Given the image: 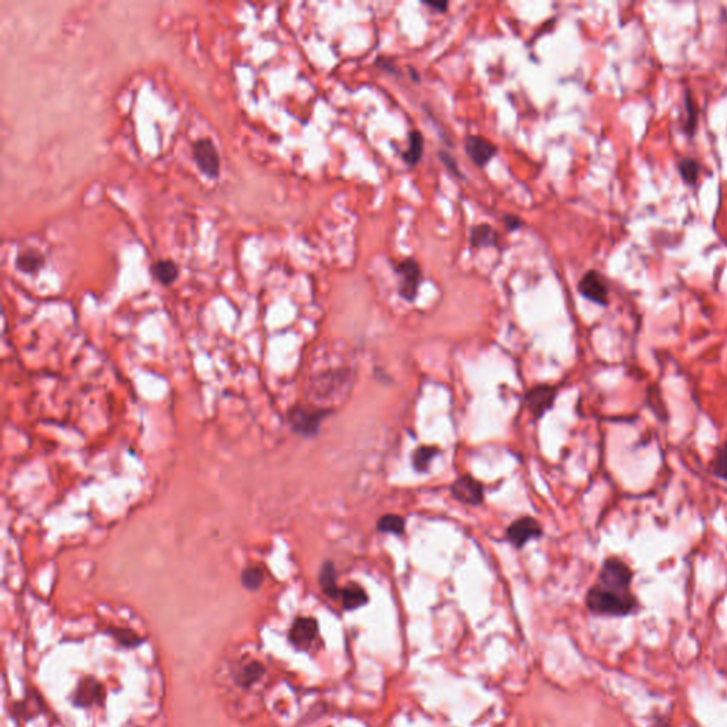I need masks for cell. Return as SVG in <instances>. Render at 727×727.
Listing matches in <instances>:
<instances>
[{"label":"cell","instance_id":"1","mask_svg":"<svg viewBox=\"0 0 727 727\" xmlns=\"http://www.w3.org/2000/svg\"><path fill=\"white\" fill-rule=\"evenodd\" d=\"M587 606L595 614L628 615L635 609L636 601L629 591H617L602 586L593 587L587 594Z\"/></svg>","mask_w":727,"mask_h":727},{"label":"cell","instance_id":"2","mask_svg":"<svg viewBox=\"0 0 727 727\" xmlns=\"http://www.w3.org/2000/svg\"><path fill=\"white\" fill-rule=\"evenodd\" d=\"M395 273L399 277V296L408 303L417 299L418 290L422 281V269L415 259H405L395 266Z\"/></svg>","mask_w":727,"mask_h":727},{"label":"cell","instance_id":"3","mask_svg":"<svg viewBox=\"0 0 727 727\" xmlns=\"http://www.w3.org/2000/svg\"><path fill=\"white\" fill-rule=\"evenodd\" d=\"M192 155L199 170L211 179L220 173V157L215 143L209 138H200L192 145Z\"/></svg>","mask_w":727,"mask_h":727},{"label":"cell","instance_id":"4","mask_svg":"<svg viewBox=\"0 0 727 727\" xmlns=\"http://www.w3.org/2000/svg\"><path fill=\"white\" fill-rule=\"evenodd\" d=\"M632 581L631 568L618 559H608L604 561L599 572V586L617 591H629Z\"/></svg>","mask_w":727,"mask_h":727},{"label":"cell","instance_id":"5","mask_svg":"<svg viewBox=\"0 0 727 727\" xmlns=\"http://www.w3.org/2000/svg\"><path fill=\"white\" fill-rule=\"evenodd\" d=\"M323 417V411L308 410L304 408V406H295V408L288 412V422L295 432L303 436H311L317 433Z\"/></svg>","mask_w":727,"mask_h":727},{"label":"cell","instance_id":"6","mask_svg":"<svg viewBox=\"0 0 727 727\" xmlns=\"http://www.w3.org/2000/svg\"><path fill=\"white\" fill-rule=\"evenodd\" d=\"M543 534L540 523L533 517H523L513 521L507 529V540L517 548L527 544L532 538H537Z\"/></svg>","mask_w":727,"mask_h":727},{"label":"cell","instance_id":"7","mask_svg":"<svg viewBox=\"0 0 727 727\" xmlns=\"http://www.w3.org/2000/svg\"><path fill=\"white\" fill-rule=\"evenodd\" d=\"M578 292L581 296L595 304H608V287L601 274L595 270H590L579 280Z\"/></svg>","mask_w":727,"mask_h":727},{"label":"cell","instance_id":"8","mask_svg":"<svg viewBox=\"0 0 727 727\" xmlns=\"http://www.w3.org/2000/svg\"><path fill=\"white\" fill-rule=\"evenodd\" d=\"M453 498L460 503L478 506L483 502V486L472 476L459 478L450 487Z\"/></svg>","mask_w":727,"mask_h":727},{"label":"cell","instance_id":"9","mask_svg":"<svg viewBox=\"0 0 727 727\" xmlns=\"http://www.w3.org/2000/svg\"><path fill=\"white\" fill-rule=\"evenodd\" d=\"M464 151H466L468 157L476 166H484L496 155L498 148L496 145H493L483 137L471 135L464 141Z\"/></svg>","mask_w":727,"mask_h":727},{"label":"cell","instance_id":"10","mask_svg":"<svg viewBox=\"0 0 727 727\" xmlns=\"http://www.w3.org/2000/svg\"><path fill=\"white\" fill-rule=\"evenodd\" d=\"M557 391L554 387L550 385H538L529 391L526 396V403L529 411L536 417L541 418L554 403Z\"/></svg>","mask_w":727,"mask_h":727},{"label":"cell","instance_id":"11","mask_svg":"<svg viewBox=\"0 0 727 727\" xmlns=\"http://www.w3.org/2000/svg\"><path fill=\"white\" fill-rule=\"evenodd\" d=\"M318 633V624L314 618H297L290 629V641L299 649H307Z\"/></svg>","mask_w":727,"mask_h":727},{"label":"cell","instance_id":"12","mask_svg":"<svg viewBox=\"0 0 727 727\" xmlns=\"http://www.w3.org/2000/svg\"><path fill=\"white\" fill-rule=\"evenodd\" d=\"M16 266L26 274H35L44 266V256L37 249L21 250L16 259Z\"/></svg>","mask_w":727,"mask_h":727},{"label":"cell","instance_id":"13","mask_svg":"<svg viewBox=\"0 0 727 727\" xmlns=\"http://www.w3.org/2000/svg\"><path fill=\"white\" fill-rule=\"evenodd\" d=\"M498 242H499V235L498 231L494 230L490 225L487 223H482V225H478L472 229L471 231V245L472 247L475 249H480V247H493V246H498Z\"/></svg>","mask_w":727,"mask_h":727},{"label":"cell","instance_id":"14","mask_svg":"<svg viewBox=\"0 0 727 727\" xmlns=\"http://www.w3.org/2000/svg\"><path fill=\"white\" fill-rule=\"evenodd\" d=\"M338 599H341L344 609L353 611L365 605L368 602V595L358 584H350L340 590Z\"/></svg>","mask_w":727,"mask_h":727},{"label":"cell","instance_id":"15","mask_svg":"<svg viewBox=\"0 0 727 727\" xmlns=\"http://www.w3.org/2000/svg\"><path fill=\"white\" fill-rule=\"evenodd\" d=\"M151 272L154 277L164 286H170L172 283H175L177 279L179 277L178 265L175 263V261L169 260V259H162V260L155 261L154 266L151 268Z\"/></svg>","mask_w":727,"mask_h":727},{"label":"cell","instance_id":"16","mask_svg":"<svg viewBox=\"0 0 727 727\" xmlns=\"http://www.w3.org/2000/svg\"><path fill=\"white\" fill-rule=\"evenodd\" d=\"M318 581H319V587H322L323 593L335 599L338 598L340 595V587L337 586V575H335V568L333 566L331 561H326L322 567V571H319V577H318Z\"/></svg>","mask_w":727,"mask_h":727},{"label":"cell","instance_id":"17","mask_svg":"<svg viewBox=\"0 0 727 727\" xmlns=\"http://www.w3.org/2000/svg\"><path fill=\"white\" fill-rule=\"evenodd\" d=\"M423 143H425V141H423V137H422L421 131H418V130L411 131L410 132L408 150L403 151V154H402L403 161L408 165H411V166H415L421 161V158L423 155Z\"/></svg>","mask_w":727,"mask_h":727},{"label":"cell","instance_id":"18","mask_svg":"<svg viewBox=\"0 0 727 727\" xmlns=\"http://www.w3.org/2000/svg\"><path fill=\"white\" fill-rule=\"evenodd\" d=\"M240 579H242V584L245 588L250 591L259 590L265 581V571L259 566H249L242 571Z\"/></svg>","mask_w":727,"mask_h":727},{"label":"cell","instance_id":"19","mask_svg":"<svg viewBox=\"0 0 727 727\" xmlns=\"http://www.w3.org/2000/svg\"><path fill=\"white\" fill-rule=\"evenodd\" d=\"M438 453H439V449L435 448V446H421V448H418L414 452V456H412L414 468L417 469V472H419V473L426 472L429 469V464H430L432 459Z\"/></svg>","mask_w":727,"mask_h":727},{"label":"cell","instance_id":"20","mask_svg":"<svg viewBox=\"0 0 727 727\" xmlns=\"http://www.w3.org/2000/svg\"><path fill=\"white\" fill-rule=\"evenodd\" d=\"M378 530L383 533H391V534H402L405 532V520L398 514H385L376 525Z\"/></svg>","mask_w":727,"mask_h":727},{"label":"cell","instance_id":"21","mask_svg":"<svg viewBox=\"0 0 727 727\" xmlns=\"http://www.w3.org/2000/svg\"><path fill=\"white\" fill-rule=\"evenodd\" d=\"M681 175L683 178V181L689 185H693L697 178H699V173H701V165L697 164L696 159H692V158H686L681 162Z\"/></svg>","mask_w":727,"mask_h":727},{"label":"cell","instance_id":"22","mask_svg":"<svg viewBox=\"0 0 727 727\" xmlns=\"http://www.w3.org/2000/svg\"><path fill=\"white\" fill-rule=\"evenodd\" d=\"M712 472L716 478L727 480V444L719 449L712 464Z\"/></svg>","mask_w":727,"mask_h":727},{"label":"cell","instance_id":"23","mask_svg":"<svg viewBox=\"0 0 727 727\" xmlns=\"http://www.w3.org/2000/svg\"><path fill=\"white\" fill-rule=\"evenodd\" d=\"M100 686L94 682L84 683L78 690V701L81 703H93L100 699Z\"/></svg>","mask_w":727,"mask_h":727},{"label":"cell","instance_id":"24","mask_svg":"<svg viewBox=\"0 0 727 727\" xmlns=\"http://www.w3.org/2000/svg\"><path fill=\"white\" fill-rule=\"evenodd\" d=\"M686 105H687V111H689V120H687L685 128H686L687 132H692L696 128V120H697L696 104H694V101H687Z\"/></svg>","mask_w":727,"mask_h":727},{"label":"cell","instance_id":"25","mask_svg":"<svg viewBox=\"0 0 727 727\" xmlns=\"http://www.w3.org/2000/svg\"><path fill=\"white\" fill-rule=\"evenodd\" d=\"M503 222L506 225V227L513 231V230H518L521 229L523 226H525V222H523L518 216H514V215H505L503 216Z\"/></svg>","mask_w":727,"mask_h":727},{"label":"cell","instance_id":"26","mask_svg":"<svg viewBox=\"0 0 727 727\" xmlns=\"http://www.w3.org/2000/svg\"><path fill=\"white\" fill-rule=\"evenodd\" d=\"M439 157H441L442 162H444V164H445V165L448 166V169H449V170H450L452 173H455V175H457V177H460V175H462V173L459 172V168H457V164H456V161H455V159H453V158H452V157H450V155H449L448 152H444V151H441V152H439Z\"/></svg>","mask_w":727,"mask_h":727},{"label":"cell","instance_id":"27","mask_svg":"<svg viewBox=\"0 0 727 727\" xmlns=\"http://www.w3.org/2000/svg\"><path fill=\"white\" fill-rule=\"evenodd\" d=\"M376 64L380 66L383 70L388 71V73H394V74H396V70H395L396 66H395V63H394L391 59H385V57H380V59L376 60Z\"/></svg>","mask_w":727,"mask_h":727},{"label":"cell","instance_id":"28","mask_svg":"<svg viewBox=\"0 0 727 727\" xmlns=\"http://www.w3.org/2000/svg\"><path fill=\"white\" fill-rule=\"evenodd\" d=\"M425 5L429 6V8H433V9H438L441 12H446V9L449 6L448 2H441V3H438V2H425Z\"/></svg>","mask_w":727,"mask_h":727}]
</instances>
